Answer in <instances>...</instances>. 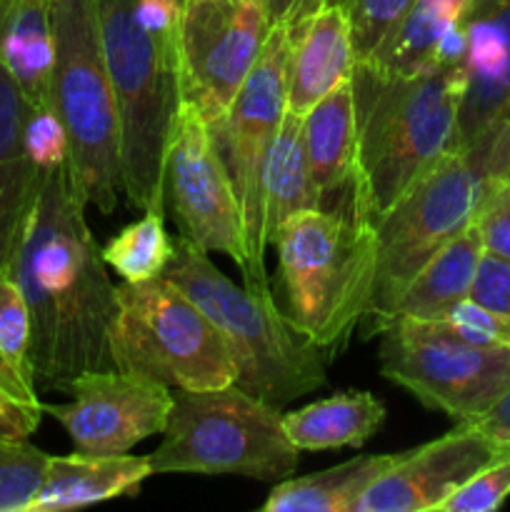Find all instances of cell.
<instances>
[{"label":"cell","mask_w":510,"mask_h":512,"mask_svg":"<svg viewBox=\"0 0 510 512\" xmlns=\"http://www.w3.org/2000/svg\"><path fill=\"white\" fill-rule=\"evenodd\" d=\"M85 208L70 160L50 170L10 268L28 303L35 385L63 393L78 375L113 368L118 285L105 273Z\"/></svg>","instance_id":"1"},{"label":"cell","mask_w":510,"mask_h":512,"mask_svg":"<svg viewBox=\"0 0 510 512\" xmlns=\"http://www.w3.org/2000/svg\"><path fill=\"white\" fill-rule=\"evenodd\" d=\"M180 5L183 0H95L120 113L123 193L143 213H165V148L183 103Z\"/></svg>","instance_id":"2"},{"label":"cell","mask_w":510,"mask_h":512,"mask_svg":"<svg viewBox=\"0 0 510 512\" xmlns=\"http://www.w3.org/2000/svg\"><path fill=\"white\" fill-rule=\"evenodd\" d=\"M463 65H430L408 75L353 73L358 118V218L375 225L440 158L458 150Z\"/></svg>","instance_id":"3"},{"label":"cell","mask_w":510,"mask_h":512,"mask_svg":"<svg viewBox=\"0 0 510 512\" xmlns=\"http://www.w3.org/2000/svg\"><path fill=\"white\" fill-rule=\"evenodd\" d=\"M163 278L178 285L223 335L235 385L285 410L328 383L325 353L300 335L270 290L235 285L203 248L180 235Z\"/></svg>","instance_id":"4"},{"label":"cell","mask_w":510,"mask_h":512,"mask_svg":"<svg viewBox=\"0 0 510 512\" xmlns=\"http://www.w3.org/2000/svg\"><path fill=\"white\" fill-rule=\"evenodd\" d=\"M278 250L283 315L300 335L335 355L368 315L378 268L375 228L328 210L285 220L270 243Z\"/></svg>","instance_id":"5"},{"label":"cell","mask_w":510,"mask_h":512,"mask_svg":"<svg viewBox=\"0 0 510 512\" xmlns=\"http://www.w3.org/2000/svg\"><path fill=\"white\" fill-rule=\"evenodd\" d=\"M53 105L68 135L70 173L85 205L110 215L123 198L120 113L95 0H50Z\"/></svg>","instance_id":"6"},{"label":"cell","mask_w":510,"mask_h":512,"mask_svg":"<svg viewBox=\"0 0 510 512\" xmlns=\"http://www.w3.org/2000/svg\"><path fill=\"white\" fill-rule=\"evenodd\" d=\"M300 450L283 428V410L240 385L175 390L163 443L150 453L155 473L245 475L280 483L298 470Z\"/></svg>","instance_id":"7"},{"label":"cell","mask_w":510,"mask_h":512,"mask_svg":"<svg viewBox=\"0 0 510 512\" xmlns=\"http://www.w3.org/2000/svg\"><path fill=\"white\" fill-rule=\"evenodd\" d=\"M110 355L113 368L175 390H213L235 383V365L223 335L163 275L118 285Z\"/></svg>","instance_id":"8"},{"label":"cell","mask_w":510,"mask_h":512,"mask_svg":"<svg viewBox=\"0 0 510 512\" xmlns=\"http://www.w3.org/2000/svg\"><path fill=\"white\" fill-rule=\"evenodd\" d=\"M490 175L468 148L450 150L413 188L375 220L378 268L373 303L365 318L373 328L393 315L413 275L475 220Z\"/></svg>","instance_id":"9"},{"label":"cell","mask_w":510,"mask_h":512,"mask_svg":"<svg viewBox=\"0 0 510 512\" xmlns=\"http://www.w3.org/2000/svg\"><path fill=\"white\" fill-rule=\"evenodd\" d=\"M375 333L383 378L458 423L480 420L510 390L505 345L470 343L445 320L388 318Z\"/></svg>","instance_id":"10"},{"label":"cell","mask_w":510,"mask_h":512,"mask_svg":"<svg viewBox=\"0 0 510 512\" xmlns=\"http://www.w3.org/2000/svg\"><path fill=\"white\" fill-rule=\"evenodd\" d=\"M290 50H293L290 30L285 25H273L258 63L250 70L240 93L235 95L225 118L210 125L238 198L245 248H248L243 285L253 290H270L265 278L268 238H265L263 183L270 145L288 108Z\"/></svg>","instance_id":"11"},{"label":"cell","mask_w":510,"mask_h":512,"mask_svg":"<svg viewBox=\"0 0 510 512\" xmlns=\"http://www.w3.org/2000/svg\"><path fill=\"white\" fill-rule=\"evenodd\" d=\"M263 0H183L180 90L210 125L220 123L270 35Z\"/></svg>","instance_id":"12"},{"label":"cell","mask_w":510,"mask_h":512,"mask_svg":"<svg viewBox=\"0 0 510 512\" xmlns=\"http://www.w3.org/2000/svg\"><path fill=\"white\" fill-rule=\"evenodd\" d=\"M165 203H170L180 235L205 253L228 255L240 273L248 268L243 218L210 123L183 100L170 128L163 163Z\"/></svg>","instance_id":"13"},{"label":"cell","mask_w":510,"mask_h":512,"mask_svg":"<svg viewBox=\"0 0 510 512\" xmlns=\"http://www.w3.org/2000/svg\"><path fill=\"white\" fill-rule=\"evenodd\" d=\"M65 393L68 405H43L58 420L80 453L120 455L163 433L173 410V390L128 370H90Z\"/></svg>","instance_id":"14"},{"label":"cell","mask_w":510,"mask_h":512,"mask_svg":"<svg viewBox=\"0 0 510 512\" xmlns=\"http://www.w3.org/2000/svg\"><path fill=\"white\" fill-rule=\"evenodd\" d=\"M508 453V445L475 423H458L443 438L398 453V460L360 495L353 512L438 510L460 485Z\"/></svg>","instance_id":"15"},{"label":"cell","mask_w":510,"mask_h":512,"mask_svg":"<svg viewBox=\"0 0 510 512\" xmlns=\"http://www.w3.org/2000/svg\"><path fill=\"white\" fill-rule=\"evenodd\" d=\"M468 50L458 113V148L490 125L510 120V0H473L460 18Z\"/></svg>","instance_id":"16"},{"label":"cell","mask_w":510,"mask_h":512,"mask_svg":"<svg viewBox=\"0 0 510 512\" xmlns=\"http://www.w3.org/2000/svg\"><path fill=\"white\" fill-rule=\"evenodd\" d=\"M305 153L320 210L358 218V118L353 78L303 115Z\"/></svg>","instance_id":"17"},{"label":"cell","mask_w":510,"mask_h":512,"mask_svg":"<svg viewBox=\"0 0 510 512\" xmlns=\"http://www.w3.org/2000/svg\"><path fill=\"white\" fill-rule=\"evenodd\" d=\"M25 113L28 100L0 60V273L13 268L45 180L25 148Z\"/></svg>","instance_id":"18"},{"label":"cell","mask_w":510,"mask_h":512,"mask_svg":"<svg viewBox=\"0 0 510 512\" xmlns=\"http://www.w3.org/2000/svg\"><path fill=\"white\" fill-rule=\"evenodd\" d=\"M293 50L288 63V110L305 115L325 95L348 83L358 65L348 10L330 5L290 30Z\"/></svg>","instance_id":"19"},{"label":"cell","mask_w":510,"mask_h":512,"mask_svg":"<svg viewBox=\"0 0 510 512\" xmlns=\"http://www.w3.org/2000/svg\"><path fill=\"white\" fill-rule=\"evenodd\" d=\"M153 475L150 455H50L30 512H60L133 495Z\"/></svg>","instance_id":"20"},{"label":"cell","mask_w":510,"mask_h":512,"mask_svg":"<svg viewBox=\"0 0 510 512\" xmlns=\"http://www.w3.org/2000/svg\"><path fill=\"white\" fill-rule=\"evenodd\" d=\"M485 248L478 228L470 223L445 243L403 288L390 318L443 320L460 300L470 298L475 273Z\"/></svg>","instance_id":"21"},{"label":"cell","mask_w":510,"mask_h":512,"mask_svg":"<svg viewBox=\"0 0 510 512\" xmlns=\"http://www.w3.org/2000/svg\"><path fill=\"white\" fill-rule=\"evenodd\" d=\"M385 405L365 390H348L333 398L283 413V428L298 450L360 448L380 430Z\"/></svg>","instance_id":"22"},{"label":"cell","mask_w":510,"mask_h":512,"mask_svg":"<svg viewBox=\"0 0 510 512\" xmlns=\"http://www.w3.org/2000/svg\"><path fill=\"white\" fill-rule=\"evenodd\" d=\"M398 460L390 455H358L323 473L285 478L275 483L263 512H353L360 495Z\"/></svg>","instance_id":"23"},{"label":"cell","mask_w":510,"mask_h":512,"mask_svg":"<svg viewBox=\"0 0 510 512\" xmlns=\"http://www.w3.org/2000/svg\"><path fill=\"white\" fill-rule=\"evenodd\" d=\"M265 238H273L275 230L303 210H320L318 190L310 175L308 153H305L303 115L285 108L280 128L270 145L268 165L263 183Z\"/></svg>","instance_id":"24"},{"label":"cell","mask_w":510,"mask_h":512,"mask_svg":"<svg viewBox=\"0 0 510 512\" xmlns=\"http://www.w3.org/2000/svg\"><path fill=\"white\" fill-rule=\"evenodd\" d=\"M473 0H415L388 30L373 53L358 63L378 73L408 75L433 65V53L445 30L460 23Z\"/></svg>","instance_id":"25"},{"label":"cell","mask_w":510,"mask_h":512,"mask_svg":"<svg viewBox=\"0 0 510 512\" xmlns=\"http://www.w3.org/2000/svg\"><path fill=\"white\" fill-rule=\"evenodd\" d=\"M165 213L148 210L140 220L125 225L103 248L105 265L128 283L163 275L175 255V243L165 230Z\"/></svg>","instance_id":"26"},{"label":"cell","mask_w":510,"mask_h":512,"mask_svg":"<svg viewBox=\"0 0 510 512\" xmlns=\"http://www.w3.org/2000/svg\"><path fill=\"white\" fill-rule=\"evenodd\" d=\"M48 460L28 440H0V512H30Z\"/></svg>","instance_id":"27"},{"label":"cell","mask_w":510,"mask_h":512,"mask_svg":"<svg viewBox=\"0 0 510 512\" xmlns=\"http://www.w3.org/2000/svg\"><path fill=\"white\" fill-rule=\"evenodd\" d=\"M0 358L35 383L30 365V313L13 273H0ZM38 388V385H35Z\"/></svg>","instance_id":"28"},{"label":"cell","mask_w":510,"mask_h":512,"mask_svg":"<svg viewBox=\"0 0 510 512\" xmlns=\"http://www.w3.org/2000/svg\"><path fill=\"white\" fill-rule=\"evenodd\" d=\"M43 418L35 383L0 358V440H28Z\"/></svg>","instance_id":"29"},{"label":"cell","mask_w":510,"mask_h":512,"mask_svg":"<svg viewBox=\"0 0 510 512\" xmlns=\"http://www.w3.org/2000/svg\"><path fill=\"white\" fill-rule=\"evenodd\" d=\"M510 498V453L460 485L438 512H493Z\"/></svg>","instance_id":"30"},{"label":"cell","mask_w":510,"mask_h":512,"mask_svg":"<svg viewBox=\"0 0 510 512\" xmlns=\"http://www.w3.org/2000/svg\"><path fill=\"white\" fill-rule=\"evenodd\" d=\"M415 0H343L358 60H365Z\"/></svg>","instance_id":"31"},{"label":"cell","mask_w":510,"mask_h":512,"mask_svg":"<svg viewBox=\"0 0 510 512\" xmlns=\"http://www.w3.org/2000/svg\"><path fill=\"white\" fill-rule=\"evenodd\" d=\"M23 138L30 160H33L40 173L48 175L58 165L68 163V135H65V128L55 108H33V105H28Z\"/></svg>","instance_id":"32"},{"label":"cell","mask_w":510,"mask_h":512,"mask_svg":"<svg viewBox=\"0 0 510 512\" xmlns=\"http://www.w3.org/2000/svg\"><path fill=\"white\" fill-rule=\"evenodd\" d=\"M473 223L485 253L510 260V178L490 180Z\"/></svg>","instance_id":"33"},{"label":"cell","mask_w":510,"mask_h":512,"mask_svg":"<svg viewBox=\"0 0 510 512\" xmlns=\"http://www.w3.org/2000/svg\"><path fill=\"white\" fill-rule=\"evenodd\" d=\"M460 338L480 345H505L510 348V315L490 310L485 305L475 303L473 298H465L455 305L443 318Z\"/></svg>","instance_id":"34"},{"label":"cell","mask_w":510,"mask_h":512,"mask_svg":"<svg viewBox=\"0 0 510 512\" xmlns=\"http://www.w3.org/2000/svg\"><path fill=\"white\" fill-rule=\"evenodd\" d=\"M470 298L485 308L510 315V260L483 253Z\"/></svg>","instance_id":"35"},{"label":"cell","mask_w":510,"mask_h":512,"mask_svg":"<svg viewBox=\"0 0 510 512\" xmlns=\"http://www.w3.org/2000/svg\"><path fill=\"white\" fill-rule=\"evenodd\" d=\"M338 3H343V0H263L270 25H285L288 30L300 28L313 15H318L320 10Z\"/></svg>","instance_id":"36"},{"label":"cell","mask_w":510,"mask_h":512,"mask_svg":"<svg viewBox=\"0 0 510 512\" xmlns=\"http://www.w3.org/2000/svg\"><path fill=\"white\" fill-rule=\"evenodd\" d=\"M483 433H488L490 438H495L498 443L508 445L510 448V390L483 415L480 420H475Z\"/></svg>","instance_id":"37"}]
</instances>
